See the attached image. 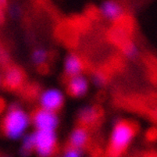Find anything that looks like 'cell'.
Here are the masks:
<instances>
[{"label":"cell","instance_id":"obj_12","mask_svg":"<svg viewBox=\"0 0 157 157\" xmlns=\"http://www.w3.org/2000/svg\"><path fill=\"white\" fill-rule=\"evenodd\" d=\"M34 150H35L34 134L26 135L23 139V145L21 149V154L23 156L27 157L31 155Z\"/></svg>","mask_w":157,"mask_h":157},{"label":"cell","instance_id":"obj_20","mask_svg":"<svg viewBox=\"0 0 157 157\" xmlns=\"http://www.w3.org/2000/svg\"><path fill=\"white\" fill-rule=\"evenodd\" d=\"M7 5V0H0V10H3L6 7Z\"/></svg>","mask_w":157,"mask_h":157},{"label":"cell","instance_id":"obj_15","mask_svg":"<svg viewBox=\"0 0 157 157\" xmlns=\"http://www.w3.org/2000/svg\"><path fill=\"white\" fill-rule=\"evenodd\" d=\"M63 157H81V150L68 145L64 152Z\"/></svg>","mask_w":157,"mask_h":157},{"label":"cell","instance_id":"obj_4","mask_svg":"<svg viewBox=\"0 0 157 157\" xmlns=\"http://www.w3.org/2000/svg\"><path fill=\"white\" fill-rule=\"evenodd\" d=\"M33 123L38 130L54 131L58 126L59 119L55 113L42 108L35 112L33 115Z\"/></svg>","mask_w":157,"mask_h":157},{"label":"cell","instance_id":"obj_9","mask_svg":"<svg viewBox=\"0 0 157 157\" xmlns=\"http://www.w3.org/2000/svg\"><path fill=\"white\" fill-rule=\"evenodd\" d=\"M83 63L79 57L75 54H70L65 61V71L68 76L72 77L79 75L83 70Z\"/></svg>","mask_w":157,"mask_h":157},{"label":"cell","instance_id":"obj_16","mask_svg":"<svg viewBox=\"0 0 157 157\" xmlns=\"http://www.w3.org/2000/svg\"><path fill=\"white\" fill-rule=\"evenodd\" d=\"M124 51L126 55L128 56V57H130V58H135L137 56V53H138L136 47H135V45L132 43L128 44V45H126V47H125Z\"/></svg>","mask_w":157,"mask_h":157},{"label":"cell","instance_id":"obj_19","mask_svg":"<svg viewBox=\"0 0 157 157\" xmlns=\"http://www.w3.org/2000/svg\"><path fill=\"white\" fill-rule=\"evenodd\" d=\"M157 137V131L155 130H152V131H149L148 133V138L150 140L155 139Z\"/></svg>","mask_w":157,"mask_h":157},{"label":"cell","instance_id":"obj_8","mask_svg":"<svg viewBox=\"0 0 157 157\" xmlns=\"http://www.w3.org/2000/svg\"><path fill=\"white\" fill-rule=\"evenodd\" d=\"M88 85L87 80L84 77L81 75L72 77L68 84V92L74 97L83 96L88 91Z\"/></svg>","mask_w":157,"mask_h":157},{"label":"cell","instance_id":"obj_18","mask_svg":"<svg viewBox=\"0 0 157 157\" xmlns=\"http://www.w3.org/2000/svg\"><path fill=\"white\" fill-rule=\"evenodd\" d=\"M21 8L17 5H13L10 8V14L13 17H17L21 15Z\"/></svg>","mask_w":157,"mask_h":157},{"label":"cell","instance_id":"obj_22","mask_svg":"<svg viewBox=\"0 0 157 157\" xmlns=\"http://www.w3.org/2000/svg\"><path fill=\"white\" fill-rule=\"evenodd\" d=\"M4 22V15L3 13H2V10H0V25L3 24Z\"/></svg>","mask_w":157,"mask_h":157},{"label":"cell","instance_id":"obj_11","mask_svg":"<svg viewBox=\"0 0 157 157\" xmlns=\"http://www.w3.org/2000/svg\"><path fill=\"white\" fill-rule=\"evenodd\" d=\"M99 117V110L94 106H86L80 111L79 118L82 124H92L98 120Z\"/></svg>","mask_w":157,"mask_h":157},{"label":"cell","instance_id":"obj_21","mask_svg":"<svg viewBox=\"0 0 157 157\" xmlns=\"http://www.w3.org/2000/svg\"><path fill=\"white\" fill-rule=\"evenodd\" d=\"M4 108H5V102L2 98H0V113L3 111Z\"/></svg>","mask_w":157,"mask_h":157},{"label":"cell","instance_id":"obj_7","mask_svg":"<svg viewBox=\"0 0 157 157\" xmlns=\"http://www.w3.org/2000/svg\"><path fill=\"white\" fill-rule=\"evenodd\" d=\"M99 12L106 19L117 21L123 16L124 9L122 6L115 0H105L100 5Z\"/></svg>","mask_w":157,"mask_h":157},{"label":"cell","instance_id":"obj_3","mask_svg":"<svg viewBox=\"0 0 157 157\" xmlns=\"http://www.w3.org/2000/svg\"><path fill=\"white\" fill-rule=\"evenodd\" d=\"M35 151L40 157H51L56 148V135L54 131L37 130L34 132Z\"/></svg>","mask_w":157,"mask_h":157},{"label":"cell","instance_id":"obj_17","mask_svg":"<svg viewBox=\"0 0 157 157\" xmlns=\"http://www.w3.org/2000/svg\"><path fill=\"white\" fill-rule=\"evenodd\" d=\"M93 82L97 86H102L105 85V78L102 73H96L93 76Z\"/></svg>","mask_w":157,"mask_h":157},{"label":"cell","instance_id":"obj_5","mask_svg":"<svg viewBox=\"0 0 157 157\" xmlns=\"http://www.w3.org/2000/svg\"><path fill=\"white\" fill-rule=\"evenodd\" d=\"M24 79V73L21 67L14 65H10L5 69L2 85L6 89L16 91L22 86Z\"/></svg>","mask_w":157,"mask_h":157},{"label":"cell","instance_id":"obj_6","mask_svg":"<svg viewBox=\"0 0 157 157\" xmlns=\"http://www.w3.org/2000/svg\"><path fill=\"white\" fill-rule=\"evenodd\" d=\"M40 102L42 108L55 112L59 110L63 104V95L57 89H48L41 95Z\"/></svg>","mask_w":157,"mask_h":157},{"label":"cell","instance_id":"obj_13","mask_svg":"<svg viewBox=\"0 0 157 157\" xmlns=\"http://www.w3.org/2000/svg\"><path fill=\"white\" fill-rule=\"evenodd\" d=\"M47 58V52L44 49H37L32 54V60L35 64L41 65Z\"/></svg>","mask_w":157,"mask_h":157},{"label":"cell","instance_id":"obj_1","mask_svg":"<svg viewBox=\"0 0 157 157\" xmlns=\"http://www.w3.org/2000/svg\"><path fill=\"white\" fill-rule=\"evenodd\" d=\"M135 125L127 121H120L115 124L108 148L109 157H121L135 135Z\"/></svg>","mask_w":157,"mask_h":157},{"label":"cell","instance_id":"obj_14","mask_svg":"<svg viewBox=\"0 0 157 157\" xmlns=\"http://www.w3.org/2000/svg\"><path fill=\"white\" fill-rule=\"evenodd\" d=\"M0 66L6 69L10 66L9 56L2 47H0Z\"/></svg>","mask_w":157,"mask_h":157},{"label":"cell","instance_id":"obj_10","mask_svg":"<svg viewBox=\"0 0 157 157\" xmlns=\"http://www.w3.org/2000/svg\"><path fill=\"white\" fill-rule=\"evenodd\" d=\"M88 140V135L86 130L78 128L74 129L70 137L69 145L81 150L86 145Z\"/></svg>","mask_w":157,"mask_h":157},{"label":"cell","instance_id":"obj_2","mask_svg":"<svg viewBox=\"0 0 157 157\" xmlns=\"http://www.w3.org/2000/svg\"><path fill=\"white\" fill-rule=\"evenodd\" d=\"M29 124V118L26 113L17 105L13 104L1 124V129L6 136L11 139L21 138Z\"/></svg>","mask_w":157,"mask_h":157}]
</instances>
